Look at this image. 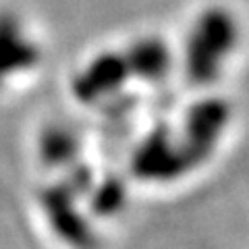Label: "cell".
Listing matches in <instances>:
<instances>
[{
    "label": "cell",
    "instance_id": "6da1fadb",
    "mask_svg": "<svg viewBox=\"0 0 249 249\" xmlns=\"http://www.w3.org/2000/svg\"><path fill=\"white\" fill-rule=\"evenodd\" d=\"M241 40L237 15L224 4L204 6L187 27L177 67L191 85L208 89L227 71Z\"/></svg>",
    "mask_w": 249,
    "mask_h": 249
},
{
    "label": "cell",
    "instance_id": "7a4b0ae2",
    "mask_svg": "<svg viewBox=\"0 0 249 249\" xmlns=\"http://www.w3.org/2000/svg\"><path fill=\"white\" fill-rule=\"evenodd\" d=\"M133 85L123 48H104L81 62L71 77V96L81 106H102L119 100Z\"/></svg>",
    "mask_w": 249,
    "mask_h": 249
},
{
    "label": "cell",
    "instance_id": "3957f363",
    "mask_svg": "<svg viewBox=\"0 0 249 249\" xmlns=\"http://www.w3.org/2000/svg\"><path fill=\"white\" fill-rule=\"evenodd\" d=\"M42 60V44L17 11H0V91L25 79Z\"/></svg>",
    "mask_w": 249,
    "mask_h": 249
},
{
    "label": "cell",
    "instance_id": "277c9868",
    "mask_svg": "<svg viewBox=\"0 0 249 249\" xmlns=\"http://www.w3.org/2000/svg\"><path fill=\"white\" fill-rule=\"evenodd\" d=\"M133 85H154L164 81L177 69V52L164 37L143 34L123 46Z\"/></svg>",
    "mask_w": 249,
    "mask_h": 249
},
{
    "label": "cell",
    "instance_id": "5b68a950",
    "mask_svg": "<svg viewBox=\"0 0 249 249\" xmlns=\"http://www.w3.org/2000/svg\"><path fill=\"white\" fill-rule=\"evenodd\" d=\"M37 152L48 168L69 170L71 166L79 164L77 158L81 152V139L77 131L69 129L67 124H50L37 139Z\"/></svg>",
    "mask_w": 249,
    "mask_h": 249
}]
</instances>
